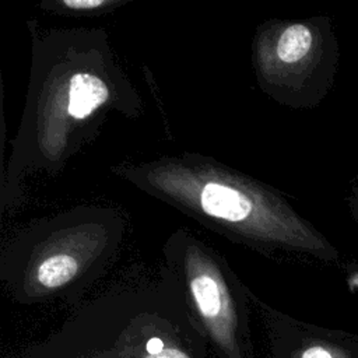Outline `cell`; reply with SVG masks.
I'll return each instance as SVG.
<instances>
[{
  "label": "cell",
  "mask_w": 358,
  "mask_h": 358,
  "mask_svg": "<svg viewBox=\"0 0 358 358\" xmlns=\"http://www.w3.org/2000/svg\"><path fill=\"white\" fill-rule=\"evenodd\" d=\"M164 343L158 338V337H152L148 340L147 343V351L151 354V355H157L159 352H162L164 350Z\"/></svg>",
  "instance_id": "obj_8"
},
{
  "label": "cell",
  "mask_w": 358,
  "mask_h": 358,
  "mask_svg": "<svg viewBox=\"0 0 358 358\" xmlns=\"http://www.w3.org/2000/svg\"><path fill=\"white\" fill-rule=\"evenodd\" d=\"M126 229L119 210L98 204L35 220L4 243L1 277L28 295L78 288L113 263Z\"/></svg>",
  "instance_id": "obj_3"
},
{
  "label": "cell",
  "mask_w": 358,
  "mask_h": 358,
  "mask_svg": "<svg viewBox=\"0 0 358 358\" xmlns=\"http://www.w3.org/2000/svg\"><path fill=\"white\" fill-rule=\"evenodd\" d=\"M302 358H338V357H336L331 351H329L322 345H313L303 352Z\"/></svg>",
  "instance_id": "obj_7"
},
{
  "label": "cell",
  "mask_w": 358,
  "mask_h": 358,
  "mask_svg": "<svg viewBox=\"0 0 358 358\" xmlns=\"http://www.w3.org/2000/svg\"><path fill=\"white\" fill-rule=\"evenodd\" d=\"M131 0H42L38 7L48 14L62 17H101L112 14Z\"/></svg>",
  "instance_id": "obj_5"
},
{
  "label": "cell",
  "mask_w": 358,
  "mask_h": 358,
  "mask_svg": "<svg viewBox=\"0 0 358 358\" xmlns=\"http://www.w3.org/2000/svg\"><path fill=\"white\" fill-rule=\"evenodd\" d=\"M257 87L274 102L312 109L334 85L340 45L331 18H270L257 25L250 45Z\"/></svg>",
  "instance_id": "obj_4"
},
{
  "label": "cell",
  "mask_w": 358,
  "mask_h": 358,
  "mask_svg": "<svg viewBox=\"0 0 358 358\" xmlns=\"http://www.w3.org/2000/svg\"><path fill=\"white\" fill-rule=\"evenodd\" d=\"M348 206H350L351 217L358 227V176L354 179V185L351 187L350 197H348Z\"/></svg>",
  "instance_id": "obj_6"
},
{
  "label": "cell",
  "mask_w": 358,
  "mask_h": 358,
  "mask_svg": "<svg viewBox=\"0 0 358 358\" xmlns=\"http://www.w3.org/2000/svg\"><path fill=\"white\" fill-rule=\"evenodd\" d=\"M148 358H186V357L176 350H165V351H162L157 355H151Z\"/></svg>",
  "instance_id": "obj_9"
},
{
  "label": "cell",
  "mask_w": 358,
  "mask_h": 358,
  "mask_svg": "<svg viewBox=\"0 0 358 358\" xmlns=\"http://www.w3.org/2000/svg\"><path fill=\"white\" fill-rule=\"evenodd\" d=\"M31 66L22 116L1 180V210L27 175H55L101 131L106 116L144 113V102L103 28L41 29L28 21Z\"/></svg>",
  "instance_id": "obj_1"
},
{
  "label": "cell",
  "mask_w": 358,
  "mask_h": 358,
  "mask_svg": "<svg viewBox=\"0 0 358 358\" xmlns=\"http://www.w3.org/2000/svg\"><path fill=\"white\" fill-rule=\"evenodd\" d=\"M110 172L232 243L274 259L340 260L333 243L275 187L199 152L122 162Z\"/></svg>",
  "instance_id": "obj_2"
}]
</instances>
